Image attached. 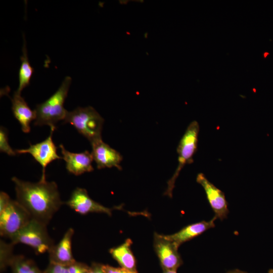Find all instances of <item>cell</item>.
<instances>
[{
  "label": "cell",
  "instance_id": "9c48e42d",
  "mask_svg": "<svg viewBox=\"0 0 273 273\" xmlns=\"http://www.w3.org/2000/svg\"><path fill=\"white\" fill-rule=\"evenodd\" d=\"M196 181L203 188L208 202L215 213L214 217L221 220L225 218L229 209L223 192L209 181L202 173L197 175Z\"/></svg>",
  "mask_w": 273,
  "mask_h": 273
},
{
  "label": "cell",
  "instance_id": "7402d4cb",
  "mask_svg": "<svg viewBox=\"0 0 273 273\" xmlns=\"http://www.w3.org/2000/svg\"><path fill=\"white\" fill-rule=\"evenodd\" d=\"M104 273H137L136 270H132L124 267H115L109 265L101 264Z\"/></svg>",
  "mask_w": 273,
  "mask_h": 273
},
{
  "label": "cell",
  "instance_id": "52a82bcc",
  "mask_svg": "<svg viewBox=\"0 0 273 273\" xmlns=\"http://www.w3.org/2000/svg\"><path fill=\"white\" fill-rule=\"evenodd\" d=\"M54 130H51L50 135L44 141L34 144L30 145L29 148L24 149L16 150L18 154L29 153L39 163L42 167V175L40 181H46V168L53 161L61 159L57 153V148L52 139Z\"/></svg>",
  "mask_w": 273,
  "mask_h": 273
},
{
  "label": "cell",
  "instance_id": "5b68a950",
  "mask_svg": "<svg viewBox=\"0 0 273 273\" xmlns=\"http://www.w3.org/2000/svg\"><path fill=\"white\" fill-rule=\"evenodd\" d=\"M47 224L32 218L11 240L14 245L18 243L32 248L37 254L49 252L54 245L48 232Z\"/></svg>",
  "mask_w": 273,
  "mask_h": 273
},
{
  "label": "cell",
  "instance_id": "d6986e66",
  "mask_svg": "<svg viewBox=\"0 0 273 273\" xmlns=\"http://www.w3.org/2000/svg\"><path fill=\"white\" fill-rule=\"evenodd\" d=\"M14 244L12 242L6 243L3 240L0 242V269L3 272L9 266L10 262L14 255L13 249Z\"/></svg>",
  "mask_w": 273,
  "mask_h": 273
},
{
  "label": "cell",
  "instance_id": "ac0fdd59",
  "mask_svg": "<svg viewBox=\"0 0 273 273\" xmlns=\"http://www.w3.org/2000/svg\"><path fill=\"white\" fill-rule=\"evenodd\" d=\"M9 266L13 273H43L33 260L22 255H14Z\"/></svg>",
  "mask_w": 273,
  "mask_h": 273
},
{
  "label": "cell",
  "instance_id": "2e32d148",
  "mask_svg": "<svg viewBox=\"0 0 273 273\" xmlns=\"http://www.w3.org/2000/svg\"><path fill=\"white\" fill-rule=\"evenodd\" d=\"M131 244V240L128 239L121 245L111 249L110 252L122 267L135 270V260L130 249Z\"/></svg>",
  "mask_w": 273,
  "mask_h": 273
},
{
  "label": "cell",
  "instance_id": "5bb4252c",
  "mask_svg": "<svg viewBox=\"0 0 273 273\" xmlns=\"http://www.w3.org/2000/svg\"><path fill=\"white\" fill-rule=\"evenodd\" d=\"M214 217L209 221H202L190 224L182 229L178 232L170 235H163L167 240L173 243L177 247L180 244L190 240L215 226Z\"/></svg>",
  "mask_w": 273,
  "mask_h": 273
},
{
  "label": "cell",
  "instance_id": "d4e9b609",
  "mask_svg": "<svg viewBox=\"0 0 273 273\" xmlns=\"http://www.w3.org/2000/svg\"><path fill=\"white\" fill-rule=\"evenodd\" d=\"M86 273H104L101 264L93 263L90 266H87Z\"/></svg>",
  "mask_w": 273,
  "mask_h": 273
},
{
  "label": "cell",
  "instance_id": "277c9868",
  "mask_svg": "<svg viewBox=\"0 0 273 273\" xmlns=\"http://www.w3.org/2000/svg\"><path fill=\"white\" fill-rule=\"evenodd\" d=\"M199 125L193 121L188 125L177 148L178 166L171 178L167 182V188L165 195L172 196L175 181L183 167L193 162V156L197 150Z\"/></svg>",
  "mask_w": 273,
  "mask_h": 273
},
{
  "label": "cell",
  "instance_id": "83f0119b",
  "mask_svg": "<svg viewBox=\"0 0 273 273\" xmlns=\"http://www.w3.org/2000/svg\"><path fill=\"white\" fill-rule=\"evenodd\" d=\"M267 273H273V269H269Z\"/></svg>",
  "mask_w": 273,
  "mask_h": 273
},
{
  "label": "cell",
  "instance_id": "cb8c5ba5",
  "mask_svg": "<svg viewBox=\"0 0 273 273\" xmlns=\"http://www.w3.org/2000/svg\"><path fill=\"white\" fill-rule=\"evenodd\" d=\"M10 196L5 192H1L0 193V213H1L8 206L11 201Z\"/></svg>",
  "mask_w": 273,
  "mask_h": 273
},
{
  "label": "cell",
  "instance_id": "30bf717a",
  "mask_svg": "<svg viewBox=\"0 0 273 273\" xmlns=\"http://www.w3.org/2000/svg\"><path fill=\"white\" fill-rule=\"evenodd\" d=\"M155 248L164 270L177 269L182 260L178 253V248L173 243L165 239L163 235L156 234Z\"/></svg>",
  "mask_w": 273,
  "mask_h": 273
},
{
  "label": "cell",
  "instance_id": "6da1fadb",
  "mask_svg": "<svg viewBox=\"0 0 273 273\" xmlns=\"http://www.w3.org/2000/svg\"><path fill=\"white\" fill-rule=\"evenodd\" d=\"M17 201L28 211L32 218L46 224L58 211L63 202L55 181H24L13 177Z\"/></svg>",
  "mask_w": 273,
  "mask_h": 273
},
{
  "label": "cell",
  "instance_id": "ba28073f",
  "mask_svg": "<svg viewBox=\"0 0 273 273\" xmlns=\"http://www.w3.org/2000/svg\"><path fill=\"white\" fill-rule=\"evenodd\" d=\"M66 204L74 211L81 215L92 212L112 215L111 208L106 207L93 200L89 196L87 191L83 188H76Z\"/></svg>",
  "mask_w": 273,
  "mask_h": 273
},
{
  "label": "cell",
  "instance_id": "e0dca14e",
  "mask_svg": "<svg viewBox=\"0 0 273 273\" xmlns=\"http://www.w3.org/2000/svg\"><path fill=\"white\" fill-rule=\"evenodd\" d=\"M20 59L21 64L19 71V86L16 92L21 94L23 89L29 84L33 72V69L29 62L26 42L24 34L22 54Z\"/></svg>",
  "mask_w": 273,
  "mask_h": 273
},
{
  "label": "cell",
  "instance_id": "8fae6325",
  "mask_svg": "<svg viewBox=\"0 0 273 273\" xmlns=\"http://www.w3.org/2000/svg\"><path fill=\"white\" fill-rule=\"evenodd\" d=\"M92 154L98 169L116 167L121 170V155L116 150L104 143L102 140L91 144Z\"/></svg>",
  "mask_w": 273,
  "mask_h": 273
},
{
  "label": "cell",
  "instance_id": "4fadbf2b",
  "mask_svg": "<svg viewBox=\"0 0 273 273\" xmlns=\"http://www.w3.org/2000/svg\"><path fill=\"white\" fill-rule=\"evenodd\" d=\"M74 231L70 228L62 239L49 251L50 262L69 266L76 262L72 252V239Z\"/></svg>",
  "mask_w": 273,
  "mask_h": 273
},
{
  "label": "cell",
  "instance_id": "7c38bea8",
  "mask_svg": "<svg viewBox=\"0 0 273 273\" xmlns=\"http://www.w3.org/2000/svg\"><path fill=\"white\" fill-rule=\"evenodd\" d=\"M62 158L66 162L67 170L71 173L79 175L94 170V160L92 153L88 151L80 153H72L67 150L62 144L60 145Z\"/></svg>",
  "mask_w": 273,
  "mask_h": 273
},
{
  "label": "cell",
  "instance_id": "ffe728a7",
  "mask_svg": "<svg viewBox=\"0 0 273 273\" xmlns=\"http://www.w3.org/2000/svg\"><path fill=\"white\" fill-rule=\"evenodd\" d=\"M0 151L9 156H15L17 154L10 146L8 143V132L3 127L0 129Z\"/></svg>",
  "mask_w": 273,
  "mask_h": 273
},
{
  "label": "cell",
  "instance_id": "3957f363",
  "mask_svg": "<svg viewBox=\"0 0 273 273\" xmlns=\"http://www.w3.org/2000/svg\"><path fill=\"white\" fill-rule=\"evenodd\" d=\"M64 123L73 125L90 143L102 140L104 119L92 107H78L67 112Z\"/></svg>",
  "mask_w": 273,
  "mask_h": 273
},
{
  "label": "cell",
  "instance_id": "9a60e30c",
  "mask_svg": "<svg viewBox=\"0 0 273 273\" xmlns=\"http://www.w3.org/2000/svg\"><path fill=\"white\" fill-rule=\"evenodd\" d=\"M11 99L13 114L20 124L22 130L24 133L29 132L30 123L32 121L35 120L36 117L35 110H32L21 94L16 91Z\"/></svg>",
  "mask_w": 273,
  "mask_h": 273
},
{
  "label": "cell",
  "instance_id": "7a4b0ae2",
  "mask_svg": "<svg viewBox=\"0 0 273 273\" xmlns=\"http://www.w3.org/2000/svg\"><path fill=\"white\" fill-rule=\"evenodd\" d=\"M71 80L70 76H66L55 94L42 103L36 105L35 109L36 117L34 125H47L51 130L54 131L56 124L64 120L68 111L64 108V104Z\"/></svg>",
  "mask_w": 273,
  "mask_h": 273
},
{
  "label": "cell",
  "instance_id": "4316f807",
  "mask_svg": "<svg viewBox=\"0 0 273 273\" xmlns=\"http://www.w3.org/2000/svg\"><path fill=\"white\" fill-rule=\"evenodd\" d=\"M163 273H177L176 269L164 270Z\"/></svg>",
  "mask_w": 273,
  "mask_h": 273
},
{
  "label": "cell",
  "instance_id": "484cf974",
  "mask_svg": "<svg viewBox=\"0 0 273 273\" xmlns=\"http://www.w3.org/2000/svg\"><path fill=\"white\" fill-rule=\"evenodd\" d=\"M227 273H247V272L238 270V269H235V270L230 271L228 272Z\"/></svg>",
  "mask_w": 273,
  "mask_h": 273
},
{
  "label": "cell",
  "instance_id": "8992f818",
  "mask_svg": "<svg viewBox=\"0 0 273 273\" xmlns=\"http://www.w3.org/2000/svg\"><path fill=\"white\" fill-rule=\"evenodd\" d=\"M32 219L28 211L17 201L11 200L0 213V234L11 239Z\"/></svg>",
  "mask_w": 273,
  "mask_h": 273
},
{
  "label": "cell",
  "instance_id": "603a6c76",
  "mask_svg": "<svg viewBox=\"0 0 273 273\" xmlns=\"http://www.w3.org/2000/svg\"><path fill=\"white\" fill-rule=\"evenodd\" d=\"M87 266L84 263L76 261L68 266V267L70 273H86Z\"/></svg>",
  "mask_w": 273,
  "mask_h": 273
},
{
  "label": "cell",
  "instance_id": "44dd1931",
  "mask_svg": "<svg viewBox=\"0 0 273 273\" xmlns=\"http://www.w3.org/2000/svg\"><path fill=\"white\" fill-rule=\"evenodd\" d=\"M43 273H70L68 266L50 262Z\"/></svg>",
  "mask_w": 273,
  "mask_h": 273
}]
</instances>
